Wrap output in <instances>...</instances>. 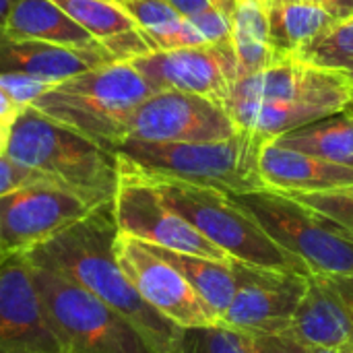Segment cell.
I'll use <instances>...</instances> for the list:
<instances>
[{
	"label": "cell",
	"instance_id": "cell-10",
	"mask_svg": "<svg viewBox=\"0 0 353 353\" xmlns=\"http://www.w3.org/2000/svg\"><path fill=\"white\" fill-rule=\"evenodd\" d=\"M238 130L240 126L223 101L184 91L153 93L128 120L130 139L153 143L221 141Z\"/></svg>",
	"mask_w": 353,
	"mask_h": 353
},
{
	"label": "cell",
	"instance_id": "cell-1",
	"mask_svg": "<svg viewBox=\"0 0 353 353\" xmlns=\"http://www.w3.org/2000/svg\"><path fill=\"white\" fill-rule=\"evenodd\" d=\"M112 203L95 207L89 215L64 228L23 256L35 267L50 269L74 281L114 308L139 329L155 353H174L182 329L155 312L139 296L118 265L114 252L118 228Z\"/></svg>",
	"mask_w": 353,
	"mask_h": 353
},
{
	"label": "cell",
	"instance_id": "cell-28",
	"mask_svg": "<svg viewBox=\"0 0 353 353\" xmlns=\"http://www.w3.org/2000/svg\"><path fill=\"white\" fill-rule=\"evenodd\" d=\"M190 23L199 31L205 43L209 46H228L232 43V14L219 6H213L196 17H190Z\"/></svg>",
	"mask_w": 353,
	"mask_h": 353
},
{
	"label": "cell",
	"instance_id": "cell-38",
	"mask_svg": "<svg viewBox=\"0 0 353 353\" xmlns=\"http://www.w3.org/2000/svg\"><path fill=\"white\" fill-rule=\"evenodd\" d=\"M242 2H252V4H259V6L265 8V6H267L269 2H273V0H242Z\"/></svg>",
	"mask_w": 353,
	"mask_h": 353
},
{
	"label": "cell",
	"instance_id": "cell-34",
	"mask_svg": "<svg viewBox=\"0 0 353 353\" xmlns=\"http://www.w3.org/2000/svg\"><path fill=\"white\" fill-rule=\"evenodd\" d=\"M321 8H325L335 21H343L353 17V0H314Z\"/></svg>",
	"mask_w": 353,
	"mask_h": 353
},
{
	"label": "cell",
	"instance_id": "cell-21",
	"mask_svg": "<svg viewBox=\"0 0 353 353\" xmlns=\"http://www.w3.org/2000/svg\"><path fill=\"white\" fill-rule=\"evenodd\" d=\"M271 43L285 56L300 58L337 21L314 0H273L265 6Z\"/></svg>",
	"mask_w": 353,
	"mask_h": 353
},
{
	"label": "cell",
	"instance_id": "cell-14",
	"mask_svg": "<svg viewBox=\"0 0 353 353\" xmlns=\"http://www.w3.org/2000/svg\"><path fill=\"white\" fill-rule=\"evenodd\" d=\"M130 62L157 91L196 93L223 103L240 77L232 43L153 50Z\"/></svg>",
	"mask_w": 353,
	"mask_h": 353
},
{
	"label": "cell",
	"instance_id": "cell-2",
	"mask_svg": "<svg viewBox=\"0 0 353 353\" xmlns=\"http://www.w3.org/2000/svg\"><path fill=\"white\" fill-rule=\"evenodd\" d=\"M4 155L77 192L91 207L112 203L120 186V159L114 151L48 118L33 105L19 110Z\"/></svg>",
	"mask_w": 353,
	"mask_h": 353
},
{
	"label": "cell",
	"instance_id": "cell-39",
	"mask_svg": "<svg viewBox=\"0 0 353 353\" xmlns=\"http://www.w3.org/2000/svg\"><path fill=\"white\" fill-rule=\"evenodd\" d=\"M6 259H8V256H6V254H4V252H2V250H0V265H2V263H4V261H6Z\"/></svg>",
	"mask_w": 353,
	"mask_h": 353
},
{
	"label": "cell",
	"instance_id": "cell-8",
	"mask_svg": "<svg viewBox=\"0 0 353 353\" xmlns=\"http://www.w3.org/2000/svg\"><path fill=\"white\" fill-rule=\"evenodd\" d=\"M112 209L118 234L174 252L211 261H232L221 248L209 242L182 215L165 205L159 192L137 174L120 170V186Z\"/></svg>",
	"mask_w": 353,
	"mask_h": 353
},
{
	"label": "cell",
	"instance_id": "cell-29",
	"mask_svg": "<svg viewBox=\"0 0 353 353\" xmlns=\"http://www.w3.org/2000/svg\"><path fill=\"white\" fill-rule=\"evenodd\" d=\"M52 83L41 79L25 77V74H0V91L21 110L31 105L37 97H41Z\"/></svg>",
	"mask_w": 353,
	"mask_h": 353
},
{
	"label": "cell",
	"instance_id": "cell-24",
	"mask_svg": "<svg viewBox=\"0 0 353 353\" xmlns=\"http://www.w3.org/2000/svg\"><path fill=\"white\" fill-rule=\"evenodd\" d=\"M120 4L137 21L155 50L209 46L190 19H184L168 0H120Z\"/></svg>",
	"mask_w": 353,
	"mask_h": 353
},
{
	"label": "cell",
	"instance_id": "cell-36",
	"mask_svg": "<svg viewBox=\"0 0 353 353\" xmlns=\"http://www.w3.org/2000/svg\"><path fill=\"white\" fill-rule=\"evenodd\" d=\"M352 347H343V350H331V347H312L310 353H350Z\"/></svg>",
	"mask_w": 353,
	"mask_h": 353
},
{
	"label": "cell",
	"instance_id": "cell-7",
	"mask_svg": "<svg viewBox=\"0 0 353 353\" xmlns=\"http://www.w3.org/2000/svg\"><path fill=\"white\" fill-rule=\"evenodd\" d=\"M234 199L310 275H353V234L335 219L273 188Z\"/></svg>",
	"mask_w": 353,
	"mask_h": 353
},
{
	"label": "cell",
	"instance_id": "cell-5",
	"mask_svg": "<svg viewBox=\"0 0 353 353\" xmlns=\"http://www.w3.org/2000/svg\"><path fill=\"white\" fill-rule=\"evenodd\" d=\"M145 180L159 192L165 205L182 215L209 242L221 248L232 261L310 275L308 267L298 256L283 250L261 228V223L238 205L234 194L211 186H196L168 178Z\"/></svg>",
	"mask_w": 353,
	"mask_h": 353
},
{
	"label": "cell",
	"instance_id": "cell-41",
	"mask_svg": "<svg viewBox=\"0 0 353 353\" xmlns=\"http://www.w3.org/2000/svg\"><path fill=\"white\" fill-rule=\"evenodd\" d=\"M350 353H353V347H352V352H350Z\"/></svg>",
	"mask_w": 353,
	"mask_h": 353
},
{
	"label": "cell",
	"instance_id": "cell-30",
	"mask_svg": "<svg viewBox=\"0 0 353 353\" xmlns=\"http://www.w3.org/2000/svg\"><path fill=\"white\" fill-rule=\"evenodd\" d=\"M248 353H310L312 347L302 343L292 331L244 335Z\"/></svg>",
	"mask_w": 353,
	"mask_h": 353
},
{
	"label": "cell",
	"instance_id": "cell-40",
	"mask_svg": "<svg viewBox=\"0 0 353 353\" xmlns=\"http://www.w3.org/2000/svg\"><path fill=\"white\" fill-rule=\"evenodd\" d=\"M347 114H350V116H352V120H353V108H352V110H350V112H347Z\"/></svg>",
	"mask_w": 353,
	"mask_h": 353
},
{
	"label": "cell",
	"instance_id": "cell-26",
	"mask_svg": "<svg viewBox=\"0 0 353 353\" xmlns=\"http://www.w3.org/2000/svg\"><path fill=\"white\" fill-rule=\"evenodd\" d=\"M174 353H248L244 333L223 325L182 329Z\"/></svg>",
	"mask_w": 353,
	"mask_h": 353
},
{
	"label": "cell",
	"instance_id": "cell-9",
	"mask_svg": "<svg viewBox=\"0 0 353 353\" xmlns=\"http://www.w3.org/2000/svg\"><path fill=\"white\" fill-rule=\"evenodd\" d=\"M93 209L52 180L19 186L0 196V250L6 256L25 254Z\"/></svg>",
	"mask_w": 353,
	"mask_h": 353
},
{
	"label": "cell",
	"instance_id": "cell-11",
	"mask_svg": "<svg viewBox=\"0 0 353 353\" xmlns=\"http://www.w3.org/2000/svg\"><path fill=\"white\" fill-rule=\"evenodd\" d=\"M232 269L236 292L219 325L244 335L290 331L310 275L242 261H232Z\"/></svg>",
	"mask_w": 353,
	"mask_h": 353
},
{
	"label": "cell",
	"instance_id": "cell-20",
	"mask_svg": "<svg viewBox=\"0 0 353 353\" xmlns=\"http://www.w3.org/2000/svg\"><path fill=\"white\" fill-rule=\"evenodd\" d=\"M2 27L14 37L39 39L112 58L56 0H14Z\"/></svg>",
	"mask_w": 353,
	"mask_h": 353
},
{
	"label": "cell",
	"instance_id": "cell-27",
	"mask_svg": "<svg viewBox=\"0 0 353 353\" xmlns=\"http://www.w3.org/2000/svg\"><path fill=\"white\" fill-rule=\"evenodd\" d=\"M285 194L312 207L314 211L325 213L327 217L335 219L353 234V184L333 190H321V192H285Z\"/></svg>",
	"mask_w": 353,
	"mask_h": 353
},
{
	"label": "cell",
	"instance_id": "cell-16",
	"mask_svg": "<svg viewBox=\"0 0 353 353\" xmlns=\"http://www.w3.org/2000/svg\"><path fill=\"white\" fill-rule=\"evenodd\" d=\"M290 331L308 347H353V275H310Z\"/></svg>",
	"mask_w": 353,
	"mask_h": 353
},
{
	"label": "cell",
	"instance_id": "cell-42",
	"mask_svg": "<svg viewBox=\"0 0 353 353\" xmlns=\"http://www.w3.org/2000/svg\"><path fill=\"white\" fill-rule=\"evenodd\" d=\"M116 2H120V0H116Z\"/></svg>",
	"mask_w": 353,
	"mask_h": 353
},
{
	"label": "cell",
	"instance_id": "cell-13",
	"mask_svg": "<svg viewBox=\"0 0 353 353\" xmlns=\"http://www.w3.org/2000/svg\"><path fill=\"white\" fill-rule=\"evenodd\" d=\"M230 101L310 103L343 114L353 108V83L339 72L290 56L265 70L238 77Z\"/></svg>",
	"mask_w": 353,
	"mask_h": 353
},
{
	"label": "cell",
	"instance_id": "cell-32",
	"mask_svg": "<svg viewBox=\"0 0 353 353\" xmlns=\"http://www.w3.org/2000/svg\"><path fill=\"white\" fill-rule=\"evenodd\" d=\"M17 114H19V108L0 91V153H4L8 132H10V126H12Z\"/></svg>",
	"mask_w": 353,
	"mask_h": 353
},
{
	"label": "cell",
	"instance_id": "cell-37",
	"mask_svg": "<svg viewBox=\"0 0 353 353\" xmlns=\"http://www.w3.org/2000/svg\"><path fill=\"white\" fill-rule=\"evenodd\" d=\"M217 4H219V8H223V10H228L232 14L236 4H238V0H217Z\"/></svg>",
	"mask_w": 353,
	"mask_h": 353
},
{
	"label": "cell",
	"instance_id": "cell-3",
	"mask_svg": "<svg viewBox=\"0 0 353 353\" xmlns=\"http://www.w3.org/2000/svg\"><path fill=\"white\" fill-rule=\"evenodd\" d=\"M267 141L248 128H240L230 139L201 143H153L128 137L114 153L120 159V170L145 178H168L228 194H246L267 188L259 170L261 149Z\"/></svg>",
	"mask_w": 353,
	"mask_h": 353
},
{
	"label": "cell",
	"instance_id": "cell-4",
	"mask_svg": "<svg viewBox=\"0 0 353 353\" xmlns=\"http://www.w3.org/2000/svg\"><path fill=\"white\" fill-rule=\"evenodd\" d=\"M157 89L132 62H108L52 85L31 105L114 151L128 137L132 112Z\"/></svg>",
	"mask_w": 353,
	"mask_h": 353
},
{
	"label": "cell",
	"instance_id": "cell-17",
	"mask_svg": "<svg viewBox=\"0 0 353 353\" xmlns=\"http://www.w3.org/2000/svg\"><path fill=\"white\" fill-rule=\"evenodd\" d=\"M108 62L118 60L97 52L14 37L0 25V74H25L56 85L68 77Z\"/></svg>",
	"mask_w": 353,
	"mask_h": 353
},
{
	"label": "cell",
	"instance_id": "cell-12",
	"mask_svg": "<svg viewBox=\"0 0 353 353\" xmlns=\"http://www.w3.org/2000/svg\"><path fill=\"white\" fill-rule=\"evenodd\" d=\"M114 252L139 296L180 329L217 325L215 312L194 292L188 279L149 244L118 234Z\"/></svg>",
	"mask_w": 353,
	"mask_h": 353
},
{
	"label": "cell",
	"instance_id": "cell-22",
	"mask_svg": "<svg viewBox=\"0 0 353 353\" xmlns=\"http://www.w3.org/2000/svg\"><path fill=\"white\" fill-rule=\"evenodd\" d=\"M271 141L285 149L353 168V120L347 112L283 132Z\"/></svg>",
	"mask_w": 353,
	"mask_h": 353
},
{
	"label": "cell",
	"instance_id": "cell-25",
	"mask_svg": "<svg viewBox=\"0 0 353 353\" xmlns=\"http://www.w3.org/2000/svg\"><path fill=\"white\" fill-rule=\"evenodd\" d=\"M316 66L339 72L353 83V17L337 21L300 56Z\"/></svg>",
	"mask_w": 353,
	"mask_h": 353
},
{
	"label": "cell",
	"instance_id": "cell-6",
	"mask_svg": "<svg viewBox=\"0 0 353 353\" xmlns=\"http://www.w3.org/2000/svg\"><path fill=\"white\" fill-rule=\"evenodd\" d=\"M31 279L62 353H155L132 323L74 281L35 265Z\"/></svg>",
	"mask_w": 353,
	"mask_h": 353
},
{
	"label": "cell",
	"instance_id": "cell-19",
	"mask_svg": "<svg viewBox=\"0 0 353 353\" xmlns=\"http://www.w3.org/2000/svg\"><path fill=\"white\" fill-rule=\"evenodd\" d=\"M118 62L153 52V43L116 0H56Z\"/></svg>",
	"mask_w": 353,
	"mask_h": 353
},
{
	"label": "cell",
	"instance_id": "cell-31",
	"mask_svg": "<svg viewBox=\"0 0 353 353\" xmlns=\"http://www.w3.org/2000/svg\"><path fill=\"white\" fill-rule=\"evenodd\" d=\"M41 180H48V178L41 176L35 170H29V168L12 161L8 155L0 153V196L14 190V188H19V186L41 182Z\"/></svg>",
	"mask_w": 353,
	"mask_h": 353
},
{
	"label": "cell",
	"instance_id": "cell-33",
	"mask_svg": "<svg viewBox=\"0 0 353 353\" xmlns=\"http://www.w3.org/2000/svg\"><path fill=\"white\" fill-rule=\"evenodd\" d=\"M184 19H190V17H196L213 6H219L217 0H168Z\"/></svg>",
	"mask_w": 353,
	"mask_h": 353
},
{
	"label": "cell",
	"instance_id": "cell-18",
	"mask_svg": "<svg viewBox=\"0 0 353 353\" xmlns=\"http://www.w3.org/2000/svg\"><path fill=\"white\" fill-rule=\"evenodd\" d=\"M259 170L267 188L279 192H321L353 184L350 165L279 147L271 139L261 149Z\"/></svg>",
	"mask_w": 353,
	"mask_h": 353
},
{
	"label": "cell",
	"instance_id": "cell-35",
	"mask_svg": "<svg viewBox=\"0 0 353 353\" xmlns=\"http://www.w3.org/2000/svg\"><path fill=\"white\" fill-rule=\"evenodd\" d=\"M12 2H14V0H0V25H4V21H6V17H8V10H10Z\"/></svg>",
	"mask_w": 353,
	"mask_h": 353
},
{
	"label": "cell",
	"instance_id": "cell-23",
	"mask_svg": "<svg viewBox=\"0 0 353 353\" xmlns=\"http://www.w3.org/2000/svg\"><path fill=\"white\" fill-rule=\"evenodd\" d=\"M151 246V244H149ZM159 256L172 263L194 288V292L205 300V304L215 312L217 323L225 314L232 304L236 292V277L232 269V261H211L203 256H192L184 252H174L165 248L151 246Z\"/></svg>",
	"mask_w": 353,
	"mask_h": 353
},
{
	"label": "cell",
	"instance_id": "cell-15",
	"mask_svg": "<svg viewBox=\"0 0 353 353\" xmlns=\"http://www.w3.org/2000/svg\"><path fill=\"white\" fill-rule=\"evenodd\" d=\"M0 353H62L23 254L0 265Z\"/></svg>",
	"mask_w": 353,
	"mask_h": 353
}]
</instances>
